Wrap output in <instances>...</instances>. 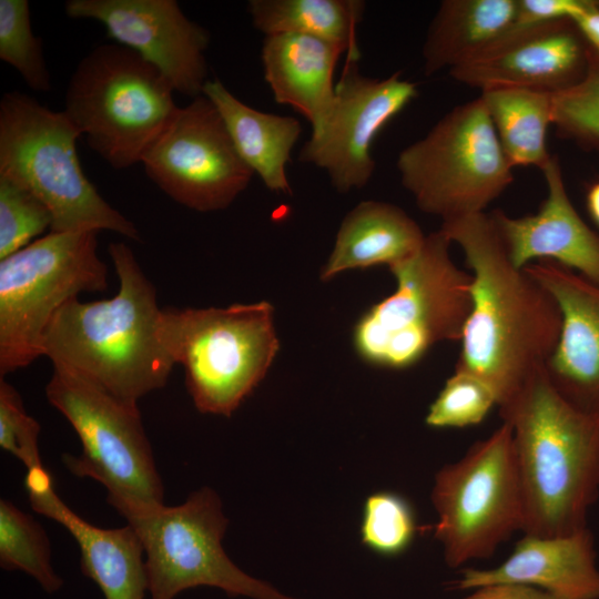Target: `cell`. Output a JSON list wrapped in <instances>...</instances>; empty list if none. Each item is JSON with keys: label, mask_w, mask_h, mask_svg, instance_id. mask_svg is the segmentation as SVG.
I'll return each instance as SVG.
<instances>
[{"label": "cell", "mask_w": 599, "mask_h": 599, "mask_svg": "<svg viewBox=\"0 0 599 599\" xmlns=\"http://www.w3.org/2000/svg\"><path fill=\"white\" fill-rule=\"evenodd\" d=\"M471 274V308L457 370L486 383L499 408L508 405L552 353L561 327L554 296L509 258L486 212L443 222Z\"/></svg>", "instance_id": "obj_1"}, {"label": "cell", "mask_w": 599, "mask_h": 599, "mask_svg": "<svg viewBox=\"0 0 599 599\" xmlns=\"http://www.w3.org/2000/svg\"><path fill=\"white\" fill-rule=\"evenodd\" d=\"M119 280L108 300L69 301L52 318L42 356L125 403L165 386L175 365L156 291L124 242L109 244Z\"/></svg>", "instance_id": "obj_2"}, {"label": "cell", "mask_w": 599, "mask_h": 599, "mask_svg": "<svg viewBox=\"0 0 599 599\" xmlns=\"http://www.w3.org/2000/svg\"><path fill=\"white\" fill-rule=\"evenodd\" d=\"M499 414L512 429L524 535L550 537L587 528L586 516L599 495V412L565 399L542 366Z\"/></svg>", "instance_id": "obj_3"}, {"label": "cell", "mask_w": 599, "mask_h": 599, "mask_svg": "<svg viewBox=\"0 0 599 599\" xmlns=\"http://www.w3.org/2000/svg\"><path fill=\"white\" fill-rule=\"evenodd\" d=\"M451 242L440 231L389 267L393 294L370 306L353 328V345L369 365L405 369L437 343L460 341L471 308V274L451 260Z\"/></svg>", "instance_id": "obj_4"}, {"label": "cell", "mask_w": 599, "mask_h": 599, "mask_svg": "<svg viewBox=\"0 0 599 599\" xmlns=\"http://www.w3.org/2000/svg\"><path fill=\"white\" fill-rule=\"evenodd\" d=\"M80 136L63 111L19 91L6 92L0 100V175L47 205L53 220L50 232L106 230L139 241L135 224L85 176L77 152Z\"/></svg>", "instance_id": "obj_5"}, {"label": "cell", "mask_w": 599, "mask_h": 599, "mask_svg": "<svg viewBox=\"0 0 599 599\" xmlns=\"http://www.w3.org/2000/svg\"><path fill=\"white\" fill-rule=\"evenodd\" d=\"M170 81L133 50L100 44L75 67L62 110L115 170L141 163L179 106Z\"/></svg>", "instance_id": "obj_6"}, {"label": "cell", "mask_w": 599, "mask_h": 599, "mask_svg": "<svg viewBox=\"0 0 599 599\" xmlns=\"http://www.w3.org/2000/svg\"><path fill=\"white\" fill-rule=\"evenodd\" d=\"M163 331L196 409L231 416L264 378L278 349L265 301L226 307L163 308Z\"/></svg>", "instance_id": "obj_7"}, {"label": "cell", "mask_w": 599, "mask_h": 599, "mask_svg": "<svg viewBox=\"0 0 599 599\" xmlns=\"http://www.w3.org/2000/svg\"><path fill=\"white\" fill-rule=\"evenodd\" d=\"M45 394L80 438L81 455H63L73 475L103 485L109 504L126 520L165 505L164 486L138 405L57 366Z\"/></svg>", "instance_id": "obj_8"}, {"label": "cell", "mask_w": 599, "mask_h": 599, "mask_svg": "<svg viewBox=\"0 0 599 599\" xmlns=\"http://www.w3.org/2000/svg\"><path fill=\"white\" fill-rule=\"evenodd\" d=\"M95 231L49 232L0 260V375L42 356L55 314L84 292L108 287Z\"/></svg>", "instance_id": "obj_9"}, {"label": "cell", "mask_w": 599, "mask_h": 599, "mask_svg": "<svg viewBox=\"0 0 599 599\" xmlns=\"http://www.w3.org/2000/svg\"><path fill=\"white\" fill-rule=\"evenodd\" d=\"M420 211L443 222L483 213L514 181L480 97L445 114L396 161Z\"/></svg>", "instance_id": "obj_10"}, {"label": "cell", "mask_w": 599, "mask_h": 599, "mask_svg": "<svg viewBox=\"0 0 599 599\" xmlns=\"http://www.w3.org/2000/svg\"><path fill=\"white\" fill-rule=\"evenodd\" d=\"M430 497L438 515L434 537L450 568L491 557L522 531L525 500L511 426L502 422L461 459L440 468Z\"/></svg>", "instance_id": "obj_11"}, {"label": "cell", "mask_w": 599, "mask_h": 599, "mask_svg": "<svg viewBox=\"0 0 599 599\" xmlns=\"http://www.w3.org/2000/svg\"><path fill=\"white\" fill-rule=\"evenodd\" d=\"M144 549L150 599H174L213 587L250 599H297L241 570L225 554L227 519L217 494L203 487L176 506H162L126 520Z\"/></svg>", "instance_id": "obj_12"}, {"label": "cell", "mask_w": 599, "mask_h": 599, "mask_svg": "<svg viewBox=\"0 0 599 599\" xmlns=\"http://www.w3.org/2000/svg\"><path fill=\"white\" fill-rule=\"evenodd\" d=\"M141 163L162 192L197 212L227 209L254 174L204 94L177 109Z\"/></svg>", "instance_id": "obj_13"}, {"label": "cell", "mask_w": 599, "mask_h": 599, "mask_svg": "<svg viewBox=\"0 0 599 599\" xmlns=\"http://www.w3.org/2000/svg\"><path fill=\"white\" fill-rule=\"evenodd\" d=\"M418 94L417 83L399 73L374 79L346 61L332 109L300 152V161L327 172L341 193L365 186L375 170L372 146L380 130Z\"/></svg>", "instance_id": "obj_14"}, {"label": "cell", "mask_w": 599, "mask_h": 599, "mask_svg": "<svg viewBox=\"0 0 599 599\" xmlns=\"http://www.w3.org/2000/svg\"><path fill=\"white\" fill-rule=\"evenodd\" d=\"M65 14L101 23L110 38L155 67L175 92L203 93L210 33L175 0H68Z\"/></svg>", "instance_id": "obj_15"}, {"label": "cell", "mask_w": 599, "mask_h": 599, "mask_svg": "<svg viewBox=\"0 0 599 599\" xmlns=\"http://www.w3.org/2000/svg\"><path fill=\"white\" fill-rule=\"evenodd\" d=\"M588 43L569 19L511 29L475 59L449 71L480 91L519 88L556 93L576 84L588 65Z\"/></svg>", "instance_id": "obj_16"}, {"label": "cell", "mask_w": 599, "mask_h": 599, "mask_svg": "<svg viewBox=\"0 0 599 599\" xmlns=\"http://www.w3.org/2000/svg\"><path fill=\"white\" fill-rule=\"evenodd\" d=\"M556 300L561 327L544 364L552 387L569 403L599 412V285L549 261L524 267Z\"/></svg>", "instance_id": "obj_17"}, {"label": "cell", "mask_w": 599, "mask_h": 599, "mask_svg": "<svg viewBox=\"0 0 599 599\" xmlns=\"http://www.w3.org/2000/svg\"><path fill=\"white\" fill-rule=\"evenodd\" d=\"M547 196L539 210L512 217L501 210L489 213L509 258L518 268L549 261L599 285V234L573 207L557 156L541 170Z\"/></svg>", "instance_id": "obj_18"}, {"label": "cell", "mask_w": 599, "mask_h": 599, "mask_svg": "<svg viewBox=\"0 0 599 599\" xmlns=\"http://www.w3.org/2000/svg\"><path fill=\"white\" fill-rule=\"evenodd\" d=\"M24 486L31 507L62 525L81 552V570L105 599H144L148 592L144 549L131 525L105 529L71 510L57 495L43 466L27 470Z\"/></svg>", "instance_id": "obj_19"}, {"label": "cell", "mask_w": 599, "mask_h": 599, "mask_svg": "<svg viewBox=\"0 0 599 599\" xmlns=\"http://www.w3.org/2000/svg\"><path fill=\"white\" fill-rule=\"evenodd\" d=\"M459 573L451 583L457 590L520 583L541 589L555 599H599V569L593 538L587 528L550 537L524 535L499 566L466 567Z\"/></svg>", "instance_id": "obj_20"}, {"label": "cell", "mask_w": 599, "mask_h": 599, "mask_svg": "<svg viewBox=\"0 0 599 599\" xmlns=\"http://www.w3.org/2000/svg\"><path fill=\"white\" fill-rule=\"evenodd\" d=\"M345 50L327 40L302 34L266 35L262 45L264 79L280 104L293 106L312 124H324L334 102V71Z\"/></svg>", "instance_id": "obj_21"}, {"label": "cell", "mask_w": 599, "mask_h": 599, "mask_svg": "<svg viewBox=\"0 0 599 599\" xmlns=\"http://www.w3.org/2000/svg\"><path fill=\"white\" fill-rule=\"evenodd\" d=\"M426 235L400 207L382 201H363L344 217L321 280L342 272L376 265L389 267L413 256Z\"/></svg>", "instance_id": "obj_22"}, {"label": "cell", "mask_w": 599, "mask_h": 599, "mask_svg": "<svg viewBox=\"0 0 599 599\" xmlns=\"http://www.w3.org/2000/svg\"><path fill=\"white\" fill-rule=\"evenodd\" d=\"M202 94L220 112L237 153L252 172L270 191L291 194L286 164L302 133L300 121L251 108L219 79L207 80Z\"/></svg>", "instance_id": "obj_23"}, {"label": "cell", "mask_w": 599, "mask_h": 599, "mask_svg": "<svg viewBox=\"0 0 599 599\" xmlns=\"http://www.w3.org/2000/svg\"><path fill=\"white\" fill-rule=\"evenodd\" d=\"M518 0H444L423 45L424 72L461 65L490 48L514 27Z\"/></svg>", "instance_id": "obj_24"}, {"label": "cell", "mask_w": 599, "mask_h": 599, "mask_svg": "<svg viewBox=\"0 0 599 599\" xmlns=\"http://www.w3.org/2000/svg\"><path fill=\"white\" fill-rule=\"evenodd\" d=\"M255 29L266 35L302 33L341 45L346 61L357 62V27L365 2L359 0H251Z\"/></svg>", "instance_id": "obj_25"}, {"label": "cell", "mask_w": 599, "mask_h": 599, "mask_svg": "<svg viewBox=\"0 0 599 599\" xmlns=\"http://www.w3.org/2000/svg\"><path fill=\"white\" fill-rule=\"evenodd\" d=\"M480 99L511 166L542 170L551 159L546 141L552 125L551 93L493 88L481 91Z\"/></svg>", "instance_id": "obj_26"}, {"label": "cell", "mask_w": 599, "mask_h": 599, "mask_svg": "<svg viewBox=\"0 0 599 599\" xmlns=\"http://www.w3.org/2000/svg\"><path fill=\"white\" fill-rule=\"evenodd\" d=\"M0 567L32 577L47 593L63 585L51 562L50 540L42 526L8 499L0 500Z\"/></svg>", "instance_id": "obj_27"}, {"label": "cell", "mask_w": 599, "mask_h": 599, "mask_svg": "<svg viewBox=\"0 0 599 599\" xmlns=\"http://www.w3.org/2000/svg\"><path fill=\"white\" fill-rule=\"evenodd\" d=\"M551 105L552 125L560 138L599 152V54L590 47L585 75L551 93Z\"/></svg>", "instance_id": "obj_28"}, {"label": "cell", "mask_w": 599, "mask_h": 599, "mask_svg": "<svg viewBox=\"0 0 599 599\" xmlns=\"http://www.w3.org/2000/svg\"><path fill=\"white\" fill-rule=\"evenodd\" d=\"M0 59L14 68L32 90H51L42 43L32 32L27 0H0Z\"/></svg>", "instance_id": "obj_29"}, {"label": "cell", "mask_w": 599, "mask_h": 599, "mask_svg": "<svg viewBox=\"0 0 599 599\" xmlns=\"http://www.w3.org/2000/svg\"><path fill=\"white\" fill-rule=\"evenodd\" d=\"M416 532V516L406 498L392 491H378L366 498L361 537L372 551L398 556L412 545Z\"/></svg>", "instance_id": "obj_30"}, {"label": "cell", "mask_w": 599, "mask_h": 599, "mask_svg": "<svg viewBox=\"0 0 599 599\" xmlns=\"http://www.w3.org/2000/svg\"><path fill=\"white\" fill-rule=\"evenodd\" d=\"M52 215L32 192L0 175V260L29 245L32 238L51 231Z\"/></svg>", "instance_id": "obj_31"}, {"label": "cell", "mask_w": 599, "mask_h": 599, "mask_svg": "<svg viewBox=\"0 0 599 599\" xmlns=\"http://www.w3.org/2000/svg\"><path fill=\"white\" fill-rule=\"evenodd\" d=\"M497 405L495 394L481 379L455 369L430 404L425 418L433 428H463L480 424Z\"/></svg>", "instance_id": "obj_32"}, {"label": "cell", "mask_w": 599, "mask_h": 599, "mask_svg": "<svg viewBox=\"0 0 599 599\" xmlns=\"http://www.w3.org/2000/svg\"><path fill=\"white\" fill-rule=\"evenodd\" d=\"M39 423L27 414L17 389L0 379V446L28 469L42 466Z\"/></svg>", "instance_id": "obj_33"}, {"label": "cell", "mask_w": 599, "mask_h": 599, "mask_svg": "<svg viewBox=\"0 0 599 599\" xmlns=\"http://www.w3.org/2000/svg\"><path fill=\"white\" fill-rule=\"evenodd\" d=\"M586 0H518L512 29L569 19L583 8Z\"/></svg>", "instance_id": "obj_34"}, {"label": "cell", "mask_w": 599, "mask_h": 599, "mask_svg": "<svg viewBox=\"0 0 599 599\" xmlns=\"http://www.w3.org/2000/svg\"><path fill=\"white\" fill-rule=\"evenodd\" d=\"M461 599H555L541 589L520 583H491L473 589Z\"/></svg>", "instance_id": "obj_35"}, {"label": "cell", "mask_w": 599, "mask_h": 599, "mask_svg": "<svg viewBox=\"0 0 599 599\" xmlns=\"http://www.w3.org/2000/svg\"><path fill=\"white\" fill-rule=\"evenodd\" d=\"M571 21L588 45L599 54V0H586Z\"/></svg>", "instance_id": "obj_36"}, {"label": "cell", "mask_w": 599, "mask_h": 599, "mask_svg": "<svg viewBox=\"0 0 599 599\" xmlns=\"http://www.w3.org/2000/svg\"><path fill=\"white\" fill-rule=\"evenodd\" d=\"M586 206L590 217L596 225L599 226V181L593 182L588 187L586 193Z\"/></svg>", "instance_id": "obj_37"}]
</instances>
